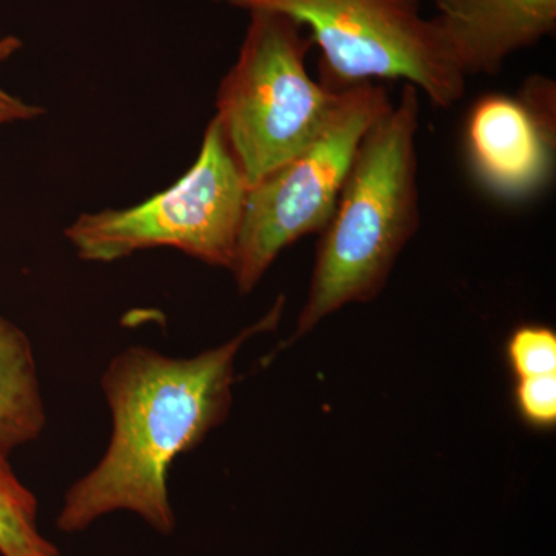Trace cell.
Returning a JSON list of instances; mask_svg holds the SVG:
<instances>
[{"label": "cell", "instance_id": "6da1fadb", "mask_svg": "<svg viewBox=\"0 0 556 556\" xmlns=\"http://www.w3.org/2000/svg\"><path fill=\"white\" fill-rule=\"evenodd\" d=\"M285 298L257 324L195 357H169L129 346L110 361L101 388L112 437L98 466L64 496L56 526L79 533L115 511H130L161 535L177 525L167 489L175 457L225 422L232 405L236 357L255 334L277 327Z\"/></svg>", "mask_w": 556, "mask_h": 556}, {"label": "cell", "instance_id": "7a4b0ae2", "mask_svg": "<svg viewBox=\"0 0 556 556\" xmlns=\"http://www.w3.org/2000/svg\"><path fill=\"white\" fill-rule=\"evenodd\" d=\"M405 84L397 104L358 142L334 214L320 233L308 300L291 346L336 311L367 303L386 288L419 228L416 138L420 101Z\"/></svg>", "mask_w": 556, "mask_h": 556}, {"label": "cell", "instance_id": "3957f363", "mask_svg": "<svg viewBox=\"0 0 556 556\" xmlns=\"http://www.w3.org/2000/svg\"><path fill=\"white\" fill-rule=\"evenodd\" d=\"M248 13L239 58L219 83L214 118L252 188L324 131L339 90L311 78L313 40L298 21L278 11Z\"/></svg>", "mask_w": 556, "mask_h": 556}, {"label": "cell", "instance_id": "277c9868", "mask_svg": "<svg viewBox=\"0 0 556 556\" xmlns=\"http://www.w3.org/2000/svg\"><path fill=\"white\" fill-rule=\"evenodd\" d=\"M233 9L270 10L298 21L320 49V83L338 91L372 79H404L448 109L463 100L457 68L420 0H215Z\"/></svg>", "mask_w": 556, "mask_h": 556}, {"label": "cell", "instance_id": "5b68a950", "mask_svg": "<svg viewBox=\"0 0 556 556\" xmlns=\"http://www.w3.org/2000/svg\"><path fill=\"white\" fill-rule=\"evenodd\" d=\"M248 189L214 118L195 163L175 185L138 206L79 215L65 229V239L86 262L110 263L144 249L174 248L230 270Z\"/></svg>", "mask_w": 556, "mask_h": 556}, {"label": "cell", "instance_id": "8992f818", "mask_svg": "<svg viewBox=\"0 0 556 556\" xmlns=\"http://www.w3.org/2000/svg\"><path fill=\"white\" fill-rule=\"evenodd\" d=\"M391 108L387 90L372 80L339 90L324 131L295 159L248 189L230 269L241 295L254 291L285 249L324 232L358 142Z\"/></svg>", "mask_w": 556, "mask_h": 556}, {"label": "cell", "instance_id": "52a82bcc", "mask_svg": "<svg viewBox=\"0 0 556 556\" xmlns=\"http://www.w3.org/2000/svg\"><path fill=\"white\" fill-rule=\"evenodd\" d=\"M471 166L500 195L535 192L551 177L555 152V86L532 76L519 97L486 94L467 123Z\"/></svg>", "mask_w": 556, "mask_h": 556}, {"label": "cell", "instance_id": "ba28073f", "mask_svg": "<svg viewBox=\"0 0 556 556\" xmlns=\"http://www.w3.org/2000/svg\"><path fill=\"white\" fill-rule=\"evenodd\" d=\"M442 38L468 76H496L508 56L556 31V0H433Z\"/></svg>", "mask_w": 556, "mask_h": 556}, {"label": "cell", "instance_id": "9c48e42d", "mask_svg": "<svg viewBox=\"0 0 556 556\" xmlns=\"http://www.w3.org/2000/svg\"><path fill=\"white\" fill-rule=\"evenodd\" d=\"M47 415L30 339L0 316V456L42 434Z\"/></svg>", "mask_w": 556, "mask_h": 556}, {"label": "cell", "instance_id": "30bf717a", "mask_svg": "<svg viewBox=\"0 0 556 556\" xmlns=\"http://www.w3.org/2000/svg\"><path fill=\"white\" fill-rule=\"evenodd\" d=\"M38 500L0 456V556H61L42 535Z\"/></svg>", "mask_w": 556, "mask_h": 556}, {"label": "cell", "instance_id": "8fae6325", "mask_svg": "<svg viewBox=\"0 0 556 556\" xmlns=\"http://www.w3.org/2000/svg\"><path fill=\"white\" fill-rule=\"evenodd\" d=\"M507 358L518 379L556 372V334L554 329L525 325L510 336Z\"/></svg>", "mask_w": 556, "mask_h": 556}, {"label": "cell", "instance_id": "7c38bea8", "mask_svg": "<svg viewBox=\"0 0 556 556\" xmlns=\"http://www.w3.org/2000/svg\"><path fill=\"white\" fill-rule=\"evenodd\" d=\"M515 404L527 424L551 428L556 424V372L518 379Z\"/></svg>", "mask_w": 556, "mask_h": 556}, {"label": "cell", "instance_id": "4fadbf2b", "mask_svg": "<svg viewBox=\"0 0 556 556\" xmlns=\"http://www.w3.org/2000/svg\"><path fill=\"white\" fill-rule=\"evenodd\" d=\"M22 49V40L16 36H5L0 38V64L10 60L13 54ZM43 109L31 104L11 94L0 87V126L5 124L21 123V121H30L42 115Z\"/></svg>", "mask_w": 556, "mask_h": 556}]
</instances>
